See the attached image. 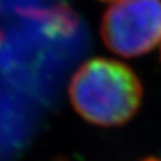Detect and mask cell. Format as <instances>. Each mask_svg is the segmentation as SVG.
<instances>
[{"label":"cell","instance_id":"1","mask_svg":"<svg viewBox=\"0 0 161 161\" xmlns=\"http://www.w3.org/2000/svg\"><path fill=\"white\" fill-rule=\"evenodd\" d=\"M70 99L80 117L99 126H119L132 119L142 102L137 74L114 59L83 63L70 82Z\"/></svg>","mask_w":161,"mask_h":161},{"label":"cell","instance_id":"2","mask_svg":"<svg viewBox=\"0 0 161 161\" xmlns=\"http://www.w3.org/2000/svg\"><path fill=\"white\" fill-rule=\"evenodd\" d=\"M101 36L106 47L136 58L161 43V0H119L105 12Z\"/></svg>","mask_w":161,"mask_h":161},{"label":"cell","instance_id":"3","mask_svg":"<svg viewBox=\"0 0 161 161\" xmlns=\"http://www.w3.org/2000/svg\"><path fill=\"white\" fill-rule=\"evenodd\" d=\"M142 161H161L158 158H153V157H150V158H147V160H142Z\"/></svg>","mask_w":161,"mask_h":161},{"label":"cell","instance_id":"4","mask_svg":"<svg viewBox=\"0 0 161 161\" xmlns=\"http://www.w3.org/2000/svg\"><path fill=\"white\" fill-rule=\"evenodd\" d=\"M102 2H119V0H102Z\"/></svg>","mask_w":161,"mask_h":161},{"label":"cell","instance_id":"5","mask_svg":"<svg viewBox=\"0 0 161 161\" xmlns=\"http://www.w3.org/2000/svg\"><path fill=\"white\" fill-rule=\"evenodd\" d=\"M160 58H161V55H160Z\"/></svg>","mask_w":161,"mask_h":161}]
</instances>
